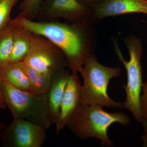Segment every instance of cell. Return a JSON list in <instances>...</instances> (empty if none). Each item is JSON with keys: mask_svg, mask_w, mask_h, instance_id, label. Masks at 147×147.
Listing matches in <instances>:
<instances>
[{"mask_svg": "<svg viewBox=\"0 0 147 147\" xmlns=\"http://www.w3.org/2000/svg\"><path fill=\"white\" fill-rule=\"evenodd\" d=\"M10 22L52 42L63 54L67 67L72 73H80L87 59L94 54L93 33L84 29L83 25L37 22L21 13Z\"/></svg>", "mask_w": 147, "mask_h": 147, "instance_id": "cell-1", "label": "cell"}, {"mask_svg": "<svg viewBox=\"0 0 147 147\" xmlns=\"http://www.w3.org/2000/svg\"><path fill=\"white\" fill-rule=\"evenodd\" d=\"M102 107L96 104H81L66 127L79 139L94 138L99 140L100 146L113 147L115 144L109 137L108 129L115 123L127 126L130 123V119L124 113H108Z\"/></svg>", "mask_w": 147, "mask_h": 147, "instance_id": "cell-2", "label": "cell"}, {"mask_svg": "<svg viewBox=\"0 0 147 147\" xmlns=\"http://www.w3.org/2000/svg\"><path fill=\"white\" fill-rule=\"evenodd\" d=\"M121 70L120 67H110L102 65L94 54L90 56L80 73L84 81L81 88V104H96L108 108H122L123 103L113 100L108 93L110 80L120 76Z\"/></svg>", "mask_w": 147, "mask_h": 147, "instance_id": "cell-3", "label": "cell"}, {"mask_svg": "<svg viewBox=\"0 0 147 147\" xmlns=\"http://www.w3.org/2000/svg\"><path fill=\"white\" fill-rule=\"evenodd\" d=\"M2 77V76H1ZM3 97L13 118L27 120L46 129L53 124L50 117L48 95L35 94L17 88L2 77Z\"/></svg>", "mask_w": 147, "mask_h": 147, "instance_id": "cell-4", "label": "cell"}, {"mask_svg": "<svg viewBox=\"0 0 147 147\" xmlns=\"http://www.w3.org/2000/svg\"><path fill=\"white\" fill-rule=\"evenodd\" d=\"M124 41L129 53L128 61L124 58L117 41L113 42L116 54L126 70V85H123L126 93V98L123 103V108L130 111L135 120L140 123L143 119L140 106L144 84L141 65L143 45L141 39L133 35L125 37Z\"/></svg>", "mask_w": 147, "mask_h": 147, "instance_id": "cell-5", "label": "cell"}, {"mask_svg": "<svg viewBox=\"0 0 147 147\" xmlns=\"http://www.w3.org/2000/svg\"><path fill=\"white\" fill-rule=\"evenodd\" d=\"M26 65L43 72L55 74L67 67L61 50L50 41L33 34L30 48L23 61Z\"/></svg>", "mask_w": 147, "mask_h": 147, "instance_id": "cell-6", "label": "cell"}, {"mask_svg": "<svg viewBox=\"0 0 147 147\" xmlns=\"http://www.w3.org/2000/svg\"><path fill=\"white\" fill-rule=\"evenodd\" d=\"M44 127L30 121L13 118L0 133V141L7 147H41L46 139Z\"/></svg>", "mask_w": 147, "mask_h": 147, "instance_id": "cell-7", "label": "cell"}, {"mask_svg": "<svg viewBox=\"0 0 147 147\" xmlns=\"http://www.w3.org/2000/svg\"><path fill=\"white\" fill-rule=\"evenodd\" d=\"M40 10L52 18H63L74 21L92 18L90 9L79 0H45Z\"/></svg>", "mask_w": 147, "mask_h": 147, "instance_id": "cell-8", "label": "cell"}, {"mask_svg": "<svg viewBox=\"0 0 147 147\" xmlns=\"http://www.w3.org/2000/svg\"><path fill=\"white\" fill-rule=\"evenodd\" d=\"M82 84L77 74L71 73L61 102L59 111L55 123L56 134H58L67 125L81 105Z\"/></svg>", "mask_w": 147, "mask_h": 147, "instance_id": "cell-9", "label": "cell"}, {"mask_svg": "<svg viewBox=\"0 0 147 147\" xmlns=\"http://www.w3.org/2000/svg\"><path fill=\"white\" fill-rule=\"evenodd\" d=\"M90 9L94 19L133 13L147 16V0H102Z\"/></svg>", "mask_w": 147, "mask_h": 147, "instance_id": "cell-10", "label": "cell"}, {"mask_svg": "<svg viewBox=\"0 0 147 147\" xmlns=\"http://www.w3.org/2000/svg\"><path fill=\"white\" fill-rule=\"evenodd\" d=\"M70 74L65 69L56 72L47 92L50 117L53 124L57 118L61 102Z\"/></svg>", "mask_w": 147, "mask_h": 147, "instance_id": "cell-11", "label": "cell"}, {"mask_svg": "<svg viewBox=\"0 0 147 147\" xmlns=\"http://www.w3.org/2000/svg\"><path fill=\"white\" fill-rule=\"evenodd\" d=\"M13 26L14 30L13 49L9 63L21 62L25 60L30 48L32 35V34L28 31Z\"/></svg>", "mask_w": 147, "mask_h": 147, "instance_id": "cell-12", "label": "cell"}, {"mask_svg": "<svg viewBox=\"0 0 147 147\" xmlns=\"http://www.w3.org/2000/svg\"><path fill=\"white\" fill-rule=\"evenodd\" d=\"M22 62L30 82V91L38 95L47 94L55 73L42 72Z\"/></svg>", "mask_w": 147, "mask_h": 147, "instance_id": "cell-13", "label": "cell"}, {"mask_svg": "<svg viewBox=\"0 0 147 147\" xmlns=\"http://www.w3.org/2000/svg\"><path fill=\"white\" fill-rule=\"evenodd\" d=\"M0 74L13 86L30 91V82L22 62L9 64L0 69Z\"/></svg>", "mask_w": 147, "mask_h": 147, "instance_id": "cell-14", "label": "cell"}, {"mask_svg": "<svg viewBox=\"0 0 147 147\" xmlns=\"http://www.w3.org/2000/svg\"><path fill=\"white\" fill-rule=\"evenodd\" d=\"M13 25L9 24L0 31V69L9 63L13 41Z\"/></svg>", "mask_w": 147, "mask_h": 147, "instance_id": "cell-15", "label": "cell"}, {"mask_svg": "<svg viewBox=\"0 0 147 147\" xmlns=\"http://www.w3.org/2000/svg\"><path fill=\"white\" fill-rule=\"evenodd\" d=\"M18 0H0V31L9 24L11 19L12 9Z\"/></svg>", "mask_w": 147, "mask_h": 147, "instance_id": "cell-16", "label": "cell"}, {"mask_svg": "<svg viewBox=\"0 0 147 147\" xmlns=\"http://www.w3.org/2000/svg\"><path fill=\"white\" fill-rule=\"evenodd\" d=\"M44 0H24L20 4L19 8L21 13L28 18L39 12Z\"/></svg>", "mask_w": 147, "mask_h": 147, "instance_id": "cell-17", "label": "cell"}, {"mask_svg": "<svg viewBox=\"0 0 147 147\" xmlns=\"http://www.w3.org/2000/svg\"><path fill=\"white\" fill-rule=\"evenodd\" d=\"M140 106L143 118L147 120V80L143 84L142 87Z\"/></svg>", "mask_w": 147, "mask_h": 147, "instance_id": "cell-18", "label": "cell"}, {"mask_svg": "<svg viewBox=\"0 0 147 147\" xmlns=\"http://www.w3.org/2000/svg\"><path fill=\"white\" fill-rule=\"evenodd\" d=\"M140 123L142 124L144 131V134L141 137L143 142V146L147 147V120L143 118Z\"/></svg>", "mask_w": 147, "mask_h": 147, "instance_id": "cell-19", "label": "cell"}, {"mask_svg": "<svg viewBox=\"0 0 147 147\" xmlns=\"http://www.w3.org/2000/svg\"><path fill=\"white\" fill-rule=\"evenodd\" d=\"M102 1V0H79L80 2L86 6L90 9Z\"/></svg>", "mask_w": 147, "mask_h": 147, "instance_id": "cell-20", "label": "cell"}, {"mask_svg": "<svg viewBox=\"0 0 147 147\" xmlns=\"http://www.w3.org/2000/svg\"><path fill=\"white\" fill-rule=\"evenodd\" d=\"M6 108L7 107L3 97L2 88V77L0 74V109L3 110Z\"/></svg>", "mask_w": 147, "mask_h": 147, "instance_id": "cell-21", "label": "cell"}, {"mask_svg": "<svg viewBox=\"0 0 147 147\" xmlns=\"http://www.w3.org/2000/svg\"><path fill=\"white\" fill-rule=\"evenodd\" d=\"M6 125L4 123L0 122V133L2 131L3 129L5 127Z\"/></svg>", "mask_w": 147, "mask_h": 147, "instance_id": "cell-22", "label": "cell"}, {"mask_svg": "<svg viewBox=\"0 0 147 147\" xmlns=\"http://www.w3.org/2000/svg\"></svg>", "mask_w": 147, "mask_h": 147, "instance_id": "cell-23", "label": "cell"}]
</instances>
